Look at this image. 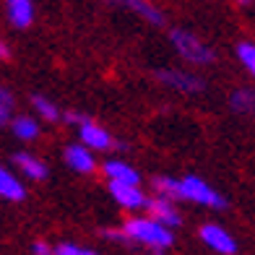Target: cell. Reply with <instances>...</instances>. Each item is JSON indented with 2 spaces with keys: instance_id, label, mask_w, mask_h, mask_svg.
<instances>
[{
  "instance_id": "obj_1",
  "label": "cell",
  "mask_w": 255,
  "mask_h": 255,
  "mask_svg": "<svg viewBox=\"0 0 255 255\" xmlns=\"http://www.w3.org/2000/svg\"><path fill=\"white\" fill-rule=\"evenodd\" d=\"M154 188L156 193L167 195V198H180V201H193L198 206L208 208H227V198L219 190H214L211 185H206L201 177L188 175L182 180L175 177H154Z\"/></svg>"
},
{
  "instance_id": "obj_2",
  "label": "cell",
  "mask_w": 255,
  "mask_h": 255,
  "mask_svg": "<svg viewBox=\"0 0 255 255\" xmlns=\"http://www.w3.org/2000/svg\"><path fill=\"white\" fill-rule=\"evenodd\" d=\"M123 232L130 242H138V245H146L148 250H154V255H161V250L169 248L172 240H175L172 229L164 227L161 222H156V219H151V216L148 219H141V216L128 219L123 224Z\"/></svg>"
},
{
  "instance_id": "obj_3",
  "label": "cell",
  "mask_w": 255,
  "mask_h": 255,
  "mask_svg": "<svg viewBox=\"0 0 255 255\" xmlns=\"http://www.w3.org/2000/svg\"><path fill=\"white\" fill-rule=\"evenodd\" d=\"M169 42L175 44V50H177V55L182 57V60H188L193 65H208V63L216 60V52L208 47V44H203L193 31L172 29L169 31Z\"/></svg>"
},
{
  "instance_id": "obj_4",
  "label": "cell",
  "mask_w": 255,
  "mask_h": 255,
  "mask_svg": "<svg viewBox=\"0 0 255 255\" xmlns=\"http://www.w3.org/2000/svg\"><path fill=\"white\" fill-rule=\"evenodd\" d=\"M156 81H161V84L169 86V89L185 91V94H198V91L206 89L203 78L193 76V73H185V71H175V68H159V71H156Z\"/></svg>"
},
{
  "instance_id": "obj_5",
  "label": "cell",
  "mask_w": 255,
  "mask_h": 255,
  "mask_svg": "<svg viewBox=\"0 0 255 255\" xmlns=\"http://www.w3.org/2000/svg\"><path fill=\"white\" fill-rule=\"evenodd\" d=\"M201 240L214 253H222V255H235L237 253V240L219 224H203L201 227Z\"/></svg>"
},
{
  "instance_id": "obj_6",
  "label": "cell",
  "mask_w": 255,
  "mask_h": 255,
  "mask_svg": "<svg viewBox=\"0 0 255 255\" xmlns=\"http://www.w3.org/2000/svg\"><path fill=\"white\" fill-rule=\"evenodd\" d=\"M78 135H81V143L89 146L91 151H107V148L115 146V138L110 135V130H104L102 125H97L89 118L78 125Z\"/></svg>"
},
{
  "instance_id": "obj_7",
  "label": "cell",
  "mask_w": 255,
  "mask_h": 255,
  "mask_svg": "<svg viewBox=\"0 0 255 255\" xmlns=\"http://www.w3.org/2000/svg\"><path fill=\"white\" fill-rule=\"evenodd\" d=\"M110 193H112V198L118 201L123 208H128V211H138V208H146V203H148V198L143 195V190L138 188V185L112 182V180H110Z\"/></svg>"
},
{
  "instance_id": "obj_8",
  "label": "cell",
  "mask_w": 255,
  "mask_h": 255,
  "mask_svg": "<svg viewBox=\"0 0 255 255\" xmlns=\"http://www.w3.org/2000/svg\"><path fill=\"white\" fill-rule=\"evenodd\" d=\"M146 208L151 211V219H156V222H161L164 227H169V229H175V227H180L182 224V216L177 214V208H175V203H172V198H167V195H156V198H151L146 203Z\"/></svg>"
},
{
  "instance_id": "obj_9",
  "label": "cell",
  "mask_w": 255,
  "mask_h": 255,
  "mask_svg": "<svg viewBox=\"0 0 255 255\" xmlns=\"http://www.w3.org/2000/svg\"><path fill=\"white\" fill-rule=\"evenodd\" d=\"M65 164L71 167L73 172H81V175H91L97 169V161L91 148L84 143H73V146H65Z\"/></svg>"
},
{
  "instance_id": "obj_10",
  "label": "cell",
  "mask_w": 255,
  "mask_h": 255,
  "mask_svg": "<svg viewBox=\"0 0 255 255\" xmlns=\"http://www.w3.org/2000/svg\"><path fill=\"white\" fill-rule=\"evenodd\" d=\"M107 3L133 10V13H138L141 18H146L148 24H154V26H161V24H164V13H161V10L151 3V0H107Z\"/></svg>"
},
{
  "instance_id": "obj_11",
  "label": "cell",
  "mask_w": 255,
  "mask_h": 255,
  "mask_svg": "<svg viewBox=\"0 0 255 255\" xmlns=\"http://www.w3.org/2000/svg\"><path fill=\"white\" fill-rule=\"evenodd\" d=\"M104 175H107V180H112V182H128V185H138V182H141V175H138L130 164L118 161V159L104 161Z\"/></svg>"
},
{
  "instance_id": "obj_12",
  "label": "cell",
  "mask_w": 255,
  "mask_h": 255,
  "mask_svg": "<svg viewBox=\"0 0 255 255\" xmlns=\"http://www.w3.org/2000/svg\"><path fill=\"white\" fill-rule=\"evenodd\" d=\"M8 18L18 29L31 26L34 21V3L31 0H8Z\"/></svg>"
},
{
  "instance_id": "obj_13",
  "label": "cell",
  "mask_w": 255,
  "mask_h": 255,
  "mask_svg": "<svg viewBox=\"0 0 255 255\" xmlns=\"http://www.w3.org/2000/svg\"><path fill=\"white\" fill-rule=\"evenodd\" d=\"M10 130H13L16 138H21V141H37L39 138V123L29 118V115H18V118L10 120Z\"/></svg>"
},
{
  "instance_id": "obj_14",
  "label": "cell",
  "mask_w": 255,
  "mask_h": 255,
  "mask_svg": "<svg viewBox=\"0 0 255 255\" xmlns=\"http://www.w3.org/2000/svg\"><path fill=\"white\" fill-rule=\"evenodd\" d=\"M0 198H8V201H24L26 198V190L5 167H0Z\"/></svg>"
},
{
  "instance_id": "obj_15",
  "label": "cell",
  "mask_w": 255,
  "mask_h": 255,
  "mask_svg": "<svg viewBox=\"0 0 255 255\" xmlns=\"http://www.w3.org/2000/svg\"><path fill=\"white\" fill-rule=\"evenodd\" d=\"M13 164L24 172L26 177H31V180H44V177H47V167H44L37 156H31V154H24V151L16 154Z\"/></svg>"
},
{
  "instance_id": "obj_16",
  "label": "cell",
  "mask_w": 255,
  "mask_h": 255,
  "mask_svg": "<svg viewBox=\"0 0 255 255\" xmlns=\"http://www.w3.org/2000/svg\"><path fill=\"white\" fill-rule=\"evenodd\" d=\"M229 107L240 115H255V89H237L229 97Z\"/></svg>"
},
{
  "instance_id": "obj_17",
  "label": "cell",
  "mask_w": 255,
  "mask_h": 255,
  "mask_svg": "<svg viewBox=\"0 0 255 255\" xmlns=\"http://www.w3.org/2000/svg\"><path fill=\"white\" fill-rule=\"evenodd\" d=\"M31 107L37 110L44 120H50V123H57V120L63 118L60 110L55 107V102H50L47 97H42V94H34V97H31Z\"/></svg>"
},
{
  "instance_id": "obj_18",
  "label": "cell",
  "mask_w": 255,
  "mask_h": 255,
  "mask_svg": "<svg viewBox=\"0 0 255 255\" xmlns=\"http://www.w3.org/2000/svg\"><path fill=\"white\" fill-rule=\"evenodd\" d=\"M237 57H240V63L248 68V73L255 76V44H250V42L237 44Z\"/></svg>"
},
{
  "instance_id": "obj_19",
  "label": "cell",
  "mask_w": 255,
  "mask_h": 255,
  "mask_svg": "<svg viewBox=\"0 0 255 255\" xmlns=\"http://www.w3.org/2000/svg\"><path fill=\"white\" fill-rule=\"evenodd\" d=\"M10 110H13V97L10 91L0 86V125H5L10 120Z\"/></svg>"
},
{
  "instance_id": "obj_20",
  "label": "cell",
  "mask_w": 255,
  "mask_h": 255,
  "mask_svg": "<svg viewBox=\"0 0 255 255\" xmlns=\"http://www.w3.org/2000/svg\"><path fill=\"white\" fill-rule=\"evenodd\" d=\"M52 255H99V253L86 250V248H78V245H73V242H63V245H57L52 250Z\"/></svg>"
},
{
  "instance_id": "obj_21",
  "label": "cell",
  "mask_w": 255,
  "mask_h": 255,
  "mask_svg": "<svg viewBox=\"0 0 255 255\" xmlns=\"http://www.w3.org/2000/svg\"><path fill=\"white\" fill-rule=\"evenodd\" d=\"M63 120H65V123H71V125H76V128H78L81 123H84V120H86V115H78V112H65V115H63Z\"/></svg>"
},
{
  "instance_id": "obj_22",
  "label": "cell",
  "mask_w": 255,
  "mask_h": 255,
  "mask_svg": "<svg viewBox=\"0 0 255 255\" xmlns=\"http://www.w3.org/2000/svg\"><path fill=\"white\" fill-rule=\"evenodd\" d=\"M31 253H34V255H52V248L47 245V242H34Z\"/></svg>"
},
{
  "instance_id": "obj_23",
  "label": "cell",
  "mask_w": 255,
  "mask_h": 255,
  "mask_svg": "<svg viewBox=\"0 0 255 255\" xmlns=\"http://www.w3.org/2000/svg\"><path fill=\"white\" fill-rule=\"evenodd\" d=\"M0 57H8V47H5L3 42H0Z\"/></svg>"
},
{
  "instance_id": "obj_24",
  "label": "cell",
  "mask_w": 255,
  "mask_h": 255,
  "mask_svg": "<svg viewBox=\"0 0 255 255\" xmlns=\"http://www.w3.org/2000/svg\"><path fill=\"white\" fill-rule=\"evenodd\" d=\"M235 3H240V5H250V3H255V0H235Z\"/></svg>"
}]
</instances>
